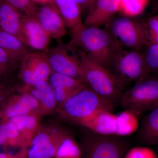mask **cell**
I'll return each mask as SVG.
<instances>
[{
	"label": "cell",
	"mask_w": 158,
	"mask_h": 158,
	"mask_svg": "<svg viewBox=\"0 0 158 158\" xmlns=\"http://www.w3.org/2000/svg\"><path fill=\"white\" fill-rule=\"evenodd\" d=\"M86 130L79 142L81 158L124 157L129 144L123 137L99 135Z\"/></svg>",
	"instance_id": "cell-4"
},
{
	"label": "cell",
	"mask_w": 158,
	"mask_h": 158,
	"mask_svg": "<svg viewBox=\"0 0 158 158\" xmlns=\"http://www.w3.org/2000/svg\"><path fill=\"white\" fill-rule=\"evenodd\" d=\"M114 104L105 100L85 86L57 107L55 112L65 121L79 125L83 119L100 110L113 112Z\"/></svg>",
	"instance_id": "cell-3"
},
{
	"label": "cell",
	"mask_w": 158,
	"mask_h": 158,
	"mask_svg": "<svg viewBox=\"0 0 158 158\" xmlns=\"http://www.w3.org/2000/svg\"><path fill=\"white\" fill-rule=\"evenodd\" d=\"M69 45L80 48L89 56L110 70L115 55L121 46L106 30L97 26L84 25L70 31Z\"/></svg>",
	"instance_id": "cell-1"
},
{
	"label": "cell",
	"mask_w": 158,
	"mask_h": 158,
	"mask_svg": "<svg viewBox=\"0 0 158 158\" xmlns=\"http://www.w3.org/2000/svg\"><path fill=\"white\" fill-rule=\"evenodd\" d=\"M119 103L124 110H132L138 116L158 107V78H146L135 83L123 92Z\"/></svg>",
	"instance_id": "cell-5"
},
{
	"label": "cell",
	"mask_w": 158,
	"mask_h": 158,
	"mask_svg": "<svg viewBox=\"0 0 158 158\" xmlns=\"http://www.w3.org/2000/svg\"><path fill=\"white\" fill-rule=\"evenodd\" d=\"M106 27L114 40L123 48L141 51L148 46L144 23L120 16L113 18Z\"/></svg>",
	"instance_id": "cell-7"
},
{
	"label": "cell",
	"mask_w": 158,
	"mask_h": 158,
	"mask_svg": "<svg viewBox=\"0 0 158 158\" xmlns=\"http://www.w3.org/2000/svg\"><path fill=\"white\" fill-rule=\"evenodd\" d=\"M143 53L150 73L158 74V44L148 46Z\"/></svg>",
	"instance_id": "cell-25"
},
{
	"label": "cell",
	"mask_w": 158,
	"mask_h": 158,
	"mask_svg": "<svg viewBox=\"0 0 158 158\" xmlns=\"http://www.w3.org/2000/svg\"><path fill=\"white\" fill-rule=\"evenodd\" d=\"M36 17L51 38L59 39L66 34V26L54 2L38 6Z\"/></svg>",
	"instance_id": "cell-13"
},
{
	"label": "cell",
	"mask_w": 158,
	"mask_h": 158,
	"mask_svg": "<svg viewBox=\"0 0 158 158\" xmlns=\"http://www.w3.org/2000/svg\"><path fill=\"white\" fill-rule=\"evenodd\" d=\"M10 131L9 123L6 124H0V146L9 142Z\"/></svg>",
	"instance_id": "cell-29"
},
{
	"label": "cell",
	"mask_w": 158,
	"mask_h": 158,
	"mask_svg": "<svg viewBox=\"0 0 158 158\" xmlns=\"http://www.w3.org/2000/svg\"><path fill=\"white\" fill-rule=\"evenodd\" d=\"M66 27L70 31L84 26L81 17V7L74 0H54Z\"/></svg>",
	"instance_id": "cell-20"
},
{
	"label": "cell",
	"mask_w": 158,
	"mask_h": 158,
	"mask_svg": "<svg viewBox=\"0 0 158 158\" xmlns=\"http://www.w3.org/2000/svg\"><path fill=\"white\" fill-rule=\"evenodd\" d=\"M148 0H120V10L124 16L134 17L141 14L148 3Z\"/></svg>",
	"instance_id": "cell-24"
},
{
	"label": "cell",
	"mask_w": 158,
	"mask_h": 158,
	"mask_svg": "<svg viewBox=\"0 0 158 158\" xmlns=\"http://www.w3.org/2000/svg\"><path fill=\"white\" fill-rule=\"evenodd\" d=\"M81 68L82 82L102 98L119 103L123 85L109 69L89 56L81 49L77 51Z\"/></svg>",
	"instance_id": "cell-2"
},
{
	"label": "cell",
	"mask_w": 158,
	"mask_h": 158,
	"mask_svg": "<svg viewBox=\"0 0 158 158\" xmlns=\"http://www.w3.org/2000/svg\"><path fill=\"white\" fill-rule=\"evenodd\" d=\"M40 116L36 114H26L11 117L9 118V121L14 125L30 146L40 125Z\"/></svg>",
	"instance_id": "cell-22"
},
{
	"label": "cell",
	"mask_w": 158,
	"mask_h": 158,
	"mask_svg": "<svg viewBox=\"0 0 158 158\" xmlns=\"http://www.w3.org/2000/svg\"><path fill=\"white\" fill-rule=\"evenodd\" d=\"M54 0H33L35 4L37 5H43V4H46L51 2H53Z\"/></svg>",
	"instance_id": "cell-33"
},
{
	"label": "cell",
	"mask_w": 158,
	"mask_h": 158,
	"mask_svg": "<svg viewBox=\"0 0 158 158\" xmlns=\"http://www.w3.org/2000/svg\"><path fill=\"white\" fill-rule=\"evenodd\" d=\"M44 52L52 72L81 81V63L73 47L60 44Z\"/></svg>",
	"instance_id": "cell-9"
},
{
	"label": "cell",
	"mask_w": 158,
	"mask_h": 158,
	"mask_svg": "<svg viewBox=\"0 0 158 158\" xmlns=\"http://www.w3.org/2000/svg\"><path fill=\"white\" fill-rule=\"evenodd\" d=\"M23 14L6 0H0V29L19 37Z\"/></svg>",
	"instance_id": "cell-19"
},
{
	"label": "cell",
	"mask_w": 158,
	"mask_h": 158,
	"mask_svg": "<svg viewBox=\"0 0 158 158\" xmlns=\"http://www.w3.org/2000/svg\"><path fill=\"white\" fill-rule=\"evenodd\" d=\"M55 93L58 106L81 89L85 84L80 80L52 72L48 79Z\"/></svg>",
	"instance_id": "cell-16"
},
{
	"label": "cell",
	"mask_w": 158,
	"mask_h": 158,
	"mask_svg": "<svg viewBox=\"0 0 158 158\" xmlns=\"http://www.w3.org/2000/svg\"></svg>",
	"instance_id": "cell-34"
},
{
	"label": "cell",
	"mask_w": 158,
	"mask_h": 158,
	"mask_svg": "<svg viewBox=\"0 0 158 158\" xmlns=\"http://www.w3.org/2000/svg\"><path fill=\"white\" fill-rule=\"evenodd\" d=\"M111 69L123 85L140 81L148 77L150 73L144 53L123 48L115 55Z\"/></svg>",
	"instance_id": "cell-6"
},
{
	"label": "cell",
	"mask_w": 158,
	"mask_h": 158,
	"mask_svg": "<svg viewBox=\"0 0 158 158\" xmlns=\"http://www.w3.org/2000/svg\"><path fill=\"white\" fill-rule=\"evenodd\" d=\"M28 148H21L16 154L0 152V158H27Z\"/></svg>",
	"instance_id": "cell-30"
},
{
	"label": "cell",
	"mask_w": 158,
	"mask_h": 158,
	"mask_svg": "<svg viewBox=\"0 0 158 158\" xmlns=\"http://www.w3.org/2000/svg\"><path fill=\"white\" fill-rule=\"evenodd\" d=\"M0 48L6 52L12 63L20 62L23 57L29 52L27 46L18 37L1 29Z\"/></svg>",
	"instance_id": "cell-21"
},
{
	"label": "cell",
	"mask_w": 158,
	"mask_h": 158,
	"mask_svg": "<svg viewBox=\"0 0 158 158\" xmlns=\"http://www.w3.org/2000/svg\"><path fill=\"white\" fill-rule=\"evenodd\" d=\"M18 37L27 47L39 52L48 49L51 39L36 16L24 15Z\"/></svg>",
	"instance_id": "cell-12"
},
{
	"label": "cell",
	"mask_w": 158,
	"mask_h": 158,
	"mask_svg": "<svg viewBox=\"0 0 158 158\" xmlns=\"http://www.w3.org/2000/svg\"><path fill=\"white\" fill-rule=\"evenodd\" d=\"M136 137L141 144L158 145V107L142 118Z\"/></svg>",
	"instance_id": "cell-18"
},
{
	"label": "cell",
	"mask_w": 158,
	"mask_h": 158,
	"mask_svg": "<svg viewBox=\"0 0 158 158\" xmlns=\"http://www.w3.org/2000/svg\"><path fill=\"white\" fill-rule=\"evenodd\" d=\"M21 90L28 92L37 100L41 116L50 114L56 110V99L48 81H40L32 85H24Z\"/></svg>",
	"instance_id": "cell-15"
},
{
	"label": "cell",
	"mask_w": 158,
	"mask_h": 158,
	"mask_svg": "<svg viewBox=\"0 0 158 158\" xmlns=\"http://www.w3.org/2000/svg\"><path fill=\"white\" fill-rule=\"evenodd\" d=\"M24 15L36 16L37 6L33 0H6Z\"/></svg>",
	"instance_id": "cell-27"
},
{
	"label": "cell",
	"mask_w": 158,
	"mask_h": 158,
	"mask_svg": "<svg viewBox=\"0 0 158 158\" xmlns=\"http://www.w3.org/2000/svg\"><path fill=\"white\" fill-rule=\"evenodd\" d=\"M10 59L6 52L0 48V70L6 68Z\"/></svg>",
	"instance_id": "cell-31"
},
{
	"label": "cell",
	"mask_w": 158,
	"mask_h": 158,
	"mask_svg": "<svg viewBox=\"0 0 158 158\" xmlns=\"http://www.w3.org/2000/svg\"><path fill=\"white\" fill-rule=\"evenodd\" d=\"M79 125L99 135L122 137L120 116L109 110H98L83 119Z\"/></svg>",
	"instance_id": "cell-11"
},
{
	"label": "cell",
	"mask_w": 158,
	"mask_h": 158,
	"mask_svg": "<svg viewBox=\"0 0 158 158\" xmlns=\"http://www.w3.org/2000/svg\"><path fill=\"white\" fill-rule=\"evenodd\" d=\"M21 92L6 109L4 114L6 118L9 119L14 116L30 114H36L41 117L37 100L28 92Z\"/></svg>",
	"instance_id": "cell-17"
},
{
	"label": "cell",
	"mask_w": 158,
	"mask_h": 158,
	"mask_svg": "<svg viewBox=\"0 0 158 158\" xmlns=\"http://www.w3.org/2000/svg\"><path fill=\"white\" fill-rule=\"evenodd\" d=\"M123 158H158V156L151 148L138 146L128 150Z\"/></svg>",
	"instance_id": "cell-28"
},
{
	"label": "cell",
	"mask_w": 158,
	"mask_h": 158,
	"mask_svg": "<svg viewBox=\"0 0 158 158\" xmlns=\"http://www.w3.org/2000/svg\"><path fill=\"white\" fill-rule=\"evenodd\" d=\"M89 9L84 25H106L119 12L120 0H95Z\"/></svg>",
	"instance_id": "cell-14"
},
{
	"label": "cell",
	"mask_w": 158,
	"mask_h": 158,
	"mask_svg": "<svg viewBox=\"0 0 158 158\" xmlns=\"http://www.w3.org/2000/svg\"><path fill=\"white\" fill-rule=\"evenodd\" d=\"M69 132L56 123L40 126L27 149V158H55Z\"/></svg>",
	"instance_id": "cell-8"
},
{
	"label": "cell",
	"mask_w": 158,
	"mask_h": 158,
	"mask_svg": "<svg viewBox=\"0 0 158 158\" xmlns=\"http://www.w3.org/2000/svg\"><path fill=\"white\" fill-rule=\"evenodd\" d=\"M144 25L148 46L158 44V15L149 18Z\"/></svg>",
	"instance_id": "cell-26"
},
{
	"label": "cell",
	"mask_w": 158,
	"mask_h": 158,
	"mask_svg": "<svg viewBox=\"0 0 158 158\" xmlns=\"http://www.w3.org/2000/svg\"><path fill=\"white\" fill-rule=\"evenodd\" d=\"M20 63L19 77L24 85L48 81L52 73L44 51L28 52Z\"/></svg>",
	"instance_id": "cell-10"
},
{
	"label": "cell",
	"mask_w": 158,
	"mask_h": 158,
	"mask_svg": "<svg viewBox=\"0 0 158 158\" xmlns=\"http://www.w3.org/2000/svg\"><path fill=\"white\" fill-rule=\"evenodd\" d=\"M80 6L81 9L89 8L95 0H74Z\"/></svg>",
	"instance_id": "cell-32"
},
{
	"label": "cell",
	"mask_w": 158,
	"mask_h": 158,
	"mask_svg": "<svg viewBox=\"0 0 158 158\" xmlns=\"http://www.w3.org/2000/svg\"><path fill=\"white\" fill-rule=\"evenodd\" d=\"M79 143L70 133L66 136L57 149L55 158H81Z\"/></svg>",
	"instance_id": "cell-23"
}]
</instances>
